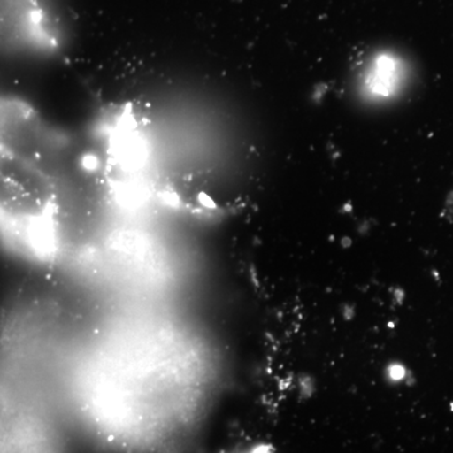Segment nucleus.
<instances>
[{"label": "nucleus", "instance_id": "obj_1", "mask_svg": "<svg viewBox=\"0 0 453 453\" xmlns=\"http://www.w3.org/2000/svg\"><path fill=\"white\" fill-rule=\"evenodd\" d=\"M56 201L52 175L14 146L0 142V228L16 235L44 232Z\"/></svg>", "mask_w": 453, "mask_h": 453}, {"label": "nucleus", "instance_id": "obj_2", "mask_svg": "<svg viewBox=\"0 0 453 453\" xmlns=\"http://www.w3.org/2000/svg\"><path fill=\"white\" fill-rule=\"evenodd\" d=\"M393 67L392 62L388 59H384L380 62V67L375 70L374 77H372V89L375 91L383 92L384 89L392 88L393 80Z\"/></svg>", "mask_w": 453, "mask_h": 453}]
</instances>
